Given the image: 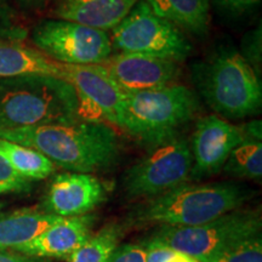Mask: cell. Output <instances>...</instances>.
Wrapping results in <instances>:
<instances>
[{
  "instance_id": "1",
  "label": "cell",
  "mask_w": 262,
  "mask_h": 262,
  "mask_svg": "<svg viewBox=\"0 0 262 262\" xmlns=\"http://www.w3.org/2000/svg\"><path fill=\"white\" fill-rule=\"evenodd\" d=\"M0 139L38 150L55 166L72 172L107 169L119 156V140L113 127L81 118L0 131Z\"/></svg>"
},
{
  "instance_id": "2",
  "label": "cell",
  "mask_w": 262,
  "mask_h": 262,
  "mask_svg": "<svg viewBox=\"0 0 262 262\" xmlns=\"http://www.w3.org/2000/svg\"><path fill=\"white\" fill-rule=\"evenodd\" d=\"M251 191L231 182L183 183L170 191L146 199L130 214L137 225L196 226L212 221L241 208Z\"/></svg>"
},
{
  "instance_id": "3",
  "label": "cell",
  "mask_w": 262,
  "mask_h": 262,
  "mask_svg": "<svg viewBox=\"0 0 262 262\" xmlns=\"http://www.w3.org/2000/svg\"><path fill=\"white\" fill-rule=\"evenodd\" d=\"M78 118L77 97L67 80L40 74L0 78V131Z\"/></svg>"
},
{
  "instance_id": "4",
  "label": "cell",
  "mask_w": 262,
  "mask_h": 262,
  "mask_svg": "<svg viewBox=\"0 0 262 262\" xmlns=\"http://www.w3.org/2000/svg\"><path fill=\"white\" fill-rule=\"evenodd\" d=\"M195 75L201 95L219 117L243 119L260 112V78L239 51L221 49L201 64Z\"/></svg>"
},
{
  "instance_id": "5",
  "label": "cell",
  "mask_w": 262,
  "mask_h": 262,
  "mask_svg": "<svg viewBox=\"0 0 262 262\" xmlns=\"http://www.w3.org/2000/svg\"><path fill=\"white\" fill-rule=\"evenodd\" d=\"M198 98L179 83L155 90L125 94L120 129L155 148L173 136L198 111Z\"/></svg>"
},
{
  "instance_id": "6",
  "label": "cell",
  "mask_w": 262,
  "mask_h": 262,
  "mask_svg": "<svg viewBox=\"0 0 262 262\" xmlns=\"http://www.w3.org/2000/svg\"><path fill=\"white\" fill-rule=\"evenodd\" d=\"M261 215L254 210H233L196 226H160L150 241L205 262L239 242L261 234Z\"/></svg>"
},
{
  "instance_id": "7",
  "label": "cell",
  "mask_w": 262,
  "mask_h": 262,
  "mask_svg": "<svg viewBox=\"0 0 262 262\" xmlns=\"http://www.w3.org/2000/svg\"><path fill=\"white\" fill-rule=\"evenodd\" d=\"M112 45L122 52L142 54L181 62L189 56L192 45L181 29L157 16L145 0H139L112 29Z\"/></svg>"
},
{
  "instance_id": "8",
  "label": "cell",
  "mask_w": 262,
  "mask_h": 262,
  "mask_svg": "<svg viewBox=\"0 0 262 262\" xmlns=\"http://www.w3.org/2000/svg\"><path fill=\"white\" fill-rule=\"evenodd\" d=\"M32 41L50 60L68 66L100 64L113 50L108 32L58 18L35 26Z\"/></svg>"
},
{
  "instance_id": "9",
  "label": "cell",
  "mask_w": 262,
  "mask_h": 262,
  "mask_svg": "<svg viewBox=\"0 0 262 262\" xmlns=\"http://www.w3.org/2000/svg\"><path fill=\"white\" fill-rule=\"evenodd\" d=\"M192 150L186 137L176 135L149 153L125 172L124 189L131 198H153L191 180Z\"/></svg>"
},
{
  "instance_id": "10",
  "label": "cell",
  "mask_w": 262,
  "mask_h": 262,
  "mask_svg": "<svg viewBox=\"0 0 262 262\" xmlns=\"http://www.w3.org/2000/svg\"><path fill=\"white\" fill-rule=\"evenodd\" d=\"M81 119L120 127L125 93L101 64H63Z\"/></svg>"
},
{
  "instance_id": "11",
  "label": "cell",
  "mask_w": 262,
  "mask_h": 262,
  "mask_svg": "<svg viewBox=\"0 0 262 262\" xmlns=\"http://www.w3.org/2000/svg\"><path fill=\"white\" fill-rule=\"evenodd\" d=\"M244 139L243 124L229 123L217 114L201 118L191 140V180L216 175L224 169L229 155Z\"/></svg>"
},
{
  "instance_id": "12",
  "label": "cell",
  "mask_w": 262,
  "mask_h": 262,
  "mask_svg": "<svg viewBox=\"0 0 262 262\" xmlns=\"http://www.w3.org/2000/svg\"><path fill=\"white\" fill-rule=\"evenodd\" d=\"M100 64L125 94L176 84L181 75L179 62L131 52L111 55Z\"/></svg>"
},
{
  "instance_id": "13",
  "label": "cell",
  "mask_w": 262,
  "mask_h": 262,
  "mask_svg": "<svg viewBox=\"0 0 262 262\" xmlns=\"http://www.w3.org/2000/svg\"><path fill=\"white\" fill-rule=\"evenodd\" d=\"M104 199L106 189L96 176L64 172L52 180L45 196L44 211L58 217L86 215Z\"/></svg>"
},
{
  "instance_id": "14",
  "label": "cell",
  "mask_w": 262,
  "mask_h": 262,
  "mask_svg": "<svg viewBox=\"0 0 262 262\" xmlns=\"http://www.w3.org/2000/svg\"><path fill=\"white\" fill-rule=\"evenodd\" d=\"M24 34L21 28L0 24V78L40 74L68 81L64 66L26 44Z\"/></svg>"
},
{
  "instance_id": "15",
  "label": "cell",
  "mask_w": 262,
  "mask_h": 262,
  "mask_svg": "<svg viewBox=\"0 0 262 262\" xmlns=\"http://www.w3.org/2000/svg\"><path fill=\"white\" fill-rule=\"evenodd\" d=\"M95 216L81 215L62 217L38 237L12 249L31 257H71L91 238Z\"/></svg>"
},
{
  "instance_id": "16",
  "label": "cell",
  "mask_w": 262,
  "mask_h": 262,
  "mask_svg": "<svg viewBox=\"0 0 262 262\" xmlns=\"http://www.w3.org/2000/svg\"><path fill=\"white\" fill-rule=\"evenodd\" d=\"M139 0H55V18L112 31Z\"/></svg>"
},
{
  "instance_id": "17",
  "label": "cell",
  "mask_w": 262,
  "mask_h": 262,
  "mask_svg": "<svg viewBox=\"0 0 262 262\" xmlns=\"http://www.w3.org/2000/svg\"><path fill=\"white\" fill-rule=\"evenodd\" d=\"M61 219L35 209H21L0 216V250H12L28 243Z\"/></svg>"
},
{
  "instance_id": "18",
  "label": "cell",
  "mask_w": 262,
  "mask_h": 262,
  "mask_svg": "<svg viewBox=\"0 0 262 262\" xmlns=\"http://www.w3.org/2000/svg\"><path fill=\"white\" fill-rule=\"evenodd\" d=\"M157 16L171 22L182 32L204 35L208 32L209 0H145Z\"/></svg>"
},
{
  "instance_id": "19",
  "label": "cell",
  "mask_w": 262,
  "mask_h": 262,
  "mask_svg": "<svg viewBox=\"0 0 262 262\" xmlns=\"http://www.w3.org/2000/svg\"><path fill=\"white\" fill-rule=\"evenodd\" d=\"M244 139L232 150L224 165L229 176L260 180L262 176V124L253 120L243 124Z\"/></svg>"
},
{
  "instance_id": "20",
  "label": "cell",
  "mask_w": 262,
  "mask_h": 262,
  "mask_svg": "<svg viewBox=\"0 0 262 262\" xmlns=\"http://www.w3.org/2000/svg\"><path fill=\"white\" fill-rule=\"evenodd\" d=\"M0 153L18 175L27 180L47 179L55 171L51 160L29 147L0 139Z\"/></svg>"
},
{
  "instance_id": "21",
  "label": "cell",
  "mask_w": 262,
  "mask_h": 262,
  "mask_svg": "<svg viewBox=\"0 0 262 262\" xmlns=\"http://www.w3.org/2000/svg\"><path fill=\"white\" fill-rule=\"evenodd\" d=\"M122 229L116 224L108 225L91 235L83 247L71 255L70 262H107L119 242Z\"/></svg>"
},
{
  "instance_id": "22",
  "label": "cell",
  "mask_w": 262,
  "mask_h": 262,
  "mask_svg": "<svg viewBox=\"0 0 262 262\" xmlns=\"http://www.w3.org/2000/svg\"><path fill=\"white\" fill-rule=\"evenodd\" d=\"M205 262H262L261 234L239 242Z\"/></svg>"
},
{
  "instance_id": "23",
  "label": "cell",
  "mask_w": 262,
  "mask_h": 262,
  "mask_svg": "<svg viewBox=\"0 0 262 262\" xmlns=\"http://www.w3.org/2000/svg\"><path fill=\"white\" fill-rule=\"evenodd\" d=\"M145 247L147 251L146 262H202L182 251L175 250L150 239L145 244Z\"/></svg>"
},
{
  "instance_id": "24",
  "label": "cell",
  "mask_w": 262,
  "mask_h": 262,
  "mask_svg": "<svg viewBox=\"0 0 262 262\" xmlns=\"http://www.w3.org/2000/svg\"><path fill=\"white\" fill-rule=\"evenodd\" d=\"M29 188V180L22 178L0 153V189L3 192H24Z\"/></svg>"
},
{
  "instance_id": "25",
  "label": "cell",
  "mask_w": 262,
  "mask_h": 262,
  "mask_svg": "<svg viewBox=\"0 0 262 262\" xmlns=\"http://www.w3.org/2000/svg\"><path fill=\"white\" fill-rule=\"evenodd\" d=\"M241 55L248 63L254 68L257 74H260L261 68V26L255 28L253 32L245 35L243 41V52Z\"/></svg>"
},
{
  "instance_id": "26",
  "label": "cell",
  "mask_w": 262,
  "mask_h": 262,
  "mask_svg": "<svg viewBox=\"0 0 262 262\" xmlns=\"http://www.w3.org/2000/svg\"><path fill=\"white\" fill-rule=\"evenodd\" d=\"M145 244L117 245L107 262H146Z\"/></svg>"
},
{
  "instance_id": "27",
  "label": "cell",
  "mask_w": 262,
  "mask_h": 262,
  "mask_svg": "<svg viewBox=\"0 0 262 262\" xmlns=\"http://www.w3.org/2000/svg\"><path fill=\"white\" fill-rule=\"evenodd\" d=\"M217 8L231 15H242L260 4L261 0H214Z\"/></svg>"
},
{
  "instance_id": "28",
  "label": "cell",
  "mask_w": 262,
  "mask_h": 262,
  "mask_svg": "<svg viewBox=\"0 0 262 262\" xmlns=\"http://www.w3.org/2000/svg\"><path fill=\"white\" fill-rule=\"evenodd\" d=\"M0 262H37L35 257L16 253L12 250H0Z\"/></svg>"
},
{
  "instance_id": "29",
  "label": "cell",
  "mask_w": 262,
  "mask_h": 262,
  "mask_svg": "<svg viewBox=\"0 0 262 262\" xmlns=\"http://www.w3.org/2000/svg\"><path fill=\"white\" fill-rule=\"evenodd\" d=\"M5 10H6V6L4 4V2L0 0V24H6Z\"/></svg>"
},
{
  "instance_id": "30",
  "label": "cell",
  "mask_w": 262,
  "mask_h": 262,
  "mask_svg": "<svg viewBox=\"0 0 262 262\" xmlns=\"http://www.w3.org/2000/svg\"><path fill=\"white\" fill-rule=\"evenodd\" d=\"M19 2H21L22 4H25V5H28V6H34V5L40 4L41 0H19Z\"/></svg>"
},
{
  "instance_id": "31",
  "label": "cell",
  "mask_w": 262,
  "mask_h": 262,
  "mask_svg": "<svg viewBox=\"0 0 262 262\" xmlns=\"http://www.w3.org/2000/svg\"><path fill=\"white\" fill-rule=\"evenodd\" d=\"M0 193H3V191H2V189H0Z\"/></svg>"
}]
</instances>
